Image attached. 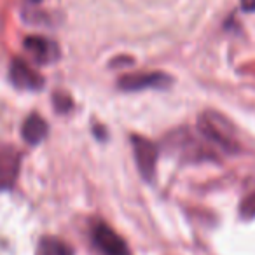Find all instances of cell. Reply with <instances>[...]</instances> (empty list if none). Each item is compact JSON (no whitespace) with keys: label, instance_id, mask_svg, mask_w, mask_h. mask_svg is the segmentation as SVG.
Listing matches in <instances>:
<instances>
[{"label":"cell","instance_id":"obj_4","mask_svg":"<svg viewBox=\"0 0 255 255\" xmlns=\"http://www.w3.org/2000/svg\"><path fill=\"white\" fill-rule=\"evenodd\" d=\"M173 79L163 72L152 74H128L117 81V86L123 91H145V89H166Z\"/></svg>","mask_w":255,"mask_h":255},{"label":"cell","instance_id":"obj_5","mask_svg":"<svg viewBox=\"0 0 255 255\" xmlns=\"http://www.w3.org/2000/svg\"><path fill=\"white\" fill-rule=\"evenodd\" d=\"M21 168V152L14 145L0 143V191L16 184Z\"/></svg>","mask_w":255,"mask_h":255},{"label":"cell","instance_id":"obj_6","mask_svg":"<svg viewBox=\"0 0 255 255\" xmlns=\"http://www.w3.org/2000/svg\"><path fill=\"white\" fill-rule=\"evenodd\" d=\"M23 47L26 53L32 56V60L39 65H51L56 63L61 56V51L58 44L51 39L39 35H30L23 40Z\"/></svg>","mask_w":255,"mask_h":255},{"label":"cell","instance_id":"obj_7","mask_svg":"<svg viewBox=\"0 0 255 255\" xmlns=\"http://www.w3.org/2000/svg\"><path fill=\"white\" fill-rule=\"evenodd\" d=\"M9 77L11 82L18 89H25V91H39L44 88V77L39 75L30 65H26L23 60H12L11 67H9Z\"/></svg>","mask_w":255,"mask_h":255},{"label":"cell","instance_id":"obj_2","mask_svg":"<svg viewBox=\"0 0 255 255\" xmlns=\"http://www.w3.org/2000/svg\"><path fill=\"white\" fill-rule=\"evenodd\" d=\"M91 241L102 255H131L126 241L105 222L93 224Z\"/></svg>","mask_w":255,"mask_h":255},{"label":"cell","instance_id":"obj_9","mask_svg":"<svg viewBox=\"0 0 255 255\" xmlns=\"http://www.w3.org/2000/svg\"><path fill=\"white\" fill-rule=\"evenodd\" d=\"M35 255H74V250L58 238H42L37 245Z\"/></svg>","mask_w":255,"mask_h":255},{"label":"cell","instance_id":"obj_13","mask_svg":"<svg viewBox=\"0 0 255 255\" xmlns=\"http://www.w3.org/2000/svg\"><path fill=\"white\" fill-rule=\"evenodd\" d=\"M30 2H33V4H39V2H44V0H30Z\"/></svg>","mask_w":255,"mask_h":255},{"label":"cell","instance_id":"obj_10","mask_svg":"<svg viewBox=\"0 0 255 255\" xmlns=\"http://www.w3.org/2000/svg\"><path fill=\"white\" fill-rule=\"evenodd\" d=\"M240 215H241V219H245V220H250L255 217V192H252L250 196H247L245 201L241 203Z\"/></svg>","mask_w":255,"mask_h":255},{"label":"cell","instance_id":"obj_8","mask_svg":"<svg viewBox=\"0 0 255 255\" xmlns=\"http://www.w3.org/2000/svg\"><path fill=\"white\" fill-rule=\"evenodd\" d=\"M49 133V124L46 123V119H42L37 114H32L30 117H26L21 128V136L28 145H39Z\"/></svg>","mask_w":255,"mask_h":255},{"label":"cell","instance_id":"obj_1","mask_svg":"<svg viewBox=\"0 0 255 255\" xmlns=\"http://www.w3.org/2000/svg\"><path fill=\"white\" fill-rule=\"evenodd\" d=\"M198 128H199V131H201V135L205 136L208 142L219 145L222 150H226V152H234V150H238L234 126L226 117L220 116L219 112L201 114L198 119Z\"/></svg>","mask_w":255,"mask_h":255},{"label":"cell","instance_id":"obj_11","mask_svg":"<svg viewBox=\"0 0 255 255\" xmlns=\"http://www.w3.org/2000/svg\"><path fill=\"white\" fill-rule=\"evenodd\" d=\"M53 105L56 107L58 112H68L72 109V98L65 93H56L53 96Z\"/></svg>","mask_w":255,"mask_h":255},{"label":"cell","instance_id":"obj_12","mask_svg":"<svg viewBox=\"0 0 255 255\" xmlns=\"http://www.w3.org/2000/svg\"><path fill=\"white\" fill-rule=\"evenodd\" d=\"M241 7L247 12H254L255 11V0H241Z\"/></svg>","mask_w":255,"mask_h":255},{"label":"cell","instance_id":"obj_3","mask_svg":"<svg viewBox=\"0 0 255 255\" xmlns=\"http://www.w3.org/2000/svg\"><path fill=\"white\" fill-rule=\"evenodd\" d=\"M131 147H133V154H135V161H136V166H138L140 175L143 177V180L152 182L154 178H156L157 156H159V150H157L156 143L147 140L145 136L133 135Z\"/></svg>","mask_w":255,"mask_h":255}]
</instances>
